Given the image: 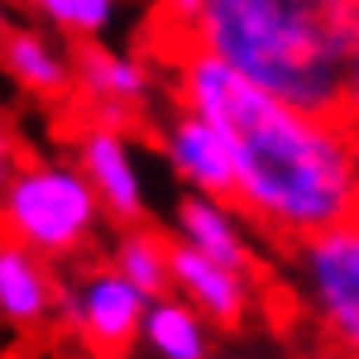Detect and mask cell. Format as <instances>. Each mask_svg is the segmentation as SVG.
<instances>
[{"label": "cell", "mask_w": 359, "mask_h": 359, "mask_svg": "<svg viewBox=\"0 0 359 359\" xmlns=\"http://www.w3.org/2000/svg\"><path fill=\"white\" fill-rule=\"evenodd\" d=\"M287 15H302V20H316L326 29H340L355 39V25H359V0H269Z\"/></svg>", "instance_id": "cell-16"}, {"label": "cell", "mask_w": 359, "mask_h": 359, "mask_svg": "<svg viewBox=\"0 0 359 359\" xmlns=\"http://www.w3.org/2000/svg\"><path fill=\"white\" fill-rule=\"evenodd\" d=\"M158 139H163L168 168L192 187V192H211V196H230V154H225L221 130L196 115L192 106L172 101L158 120Z\"/></svg>", "instance_id": "cell-10"}, {"label": "cell", "mask_w": 359, "mask_h": 359, "mask_svg": "<svg viewBox=\"0 0 359 359\" xmlns=\"http://www.w3.org/2000/svg\"><path fill=\"white\" fill-rule=\"evenodd\" d=\"M172 240H182L187 249L221 259L230 269L259 273V249H254V225L249 216L230 201V196H211V192H187L172 206Z\"/></svg>", "instance_id": "cell-9"}, {"label": "cell", "mask_w": 359, "mask_h": 359, "mask_svg": "<svg viewBox=\"0 0 359 359\" xmlns=\"http://www.w3.org/2000/svg\"><path fill=\"white\" fill-rule=\"evenodd\" d=\"M20 5L43 29H53L57 39H67V43L101 39L120 20V0H20Z\"/></svg>", "instance_id": "cell-15"}, {"label": "cell", "mask_w": 359, "mask_h": 359, "mask_svg": "<svg viewBox=\"0 0 359 359\" xmlns=\"http://www.w3.org/2000/svg\"><path fill=\"white\" fill-rule=\"evenodd\" d=\"M292 273L321 345L359 355V216L292 240Z\"/></svg>", "instance_id": "cell-4"}, {"label": "cell", "mask_w": 359, "mask_h": 359, "mask_svg": "<svg viewBox=\"0 0 359 359\" xmlns=\"http://www.w3.org/2000/svg\"><path fill=\"white\" fill-rule=\"evenodd\" d=\"M77 158L72 163L86 172L91 192L101 201L106 221L130 225V221H149V192H144V168H139L135 139L130 130L115 125H77Z\"/></svg>", "instance_id": "cell-7"}, {"label": "cell", "mask_w": 359, "mask_h": 359, "mask_svg": "<svg viewBox=\"0 0 359 359\" xmlns=\"http://www.w3.org/2000/svg\"><path fill=\"white\" fill-rule=\"evenodd\" d=\"M57 264L39 259L20 240L0 235V326L20 335L53 331Z\"/></svg>", "instance_id": "cell-11"}, {"label": "cell", "mask_w": 359, "mask_h": 359, "mask_svg": "<svg viewBox=\"0 0 359 359\" xmlns=\"http://www.w3.org/2000/svg\"><path fill=\"white\" fill-rule=\"evenodd\" d=\"M196 5H201V0H158V15H163V20H177V25H187V20L196 15Z\"/></svg>", "instance_id": "cell-19"}, {"label": "cell", "mask_w": 359, "mask_h": 359, "mask_svg": "<svg viewBox=\"0 0 359 359\" xmlns=\"http://www.w3.org/2000/svg\"><path fill=\"white\" fill-rule=\"evenodd\" d=\"M144 292L130 278H120L106 264H86L77 273L57 278L53 297V331L72 335L86 355H135L139 350V321H144Z\"/></svg>", "instance_id": "cell-5"}, {"label": "cell", "mask_w": 359, "mask_h": 359, "mask_svg": "<svg viewBox=\"0 0 359 359\" xmlns=\"http://www.w3.org/2000/svg\"><path fill=\"white\" fill-rule=\"evenodd\" d=\"M168 269H172V283L168 292L187 297V302L216 326V331H245L254 306H259V273H245V269H230L221 259H206L187 249L182 240H172V254H168Z\"/></svg>", "instance_id": "cell-8"}, {"label": "cell", "mask_w": 359, "mask_h": 359, "mask_svg": "<svg viewBox=\"0 0 359 359\" xmlns=\"http://www.w3.org/2000/svg\"><path fill=\"white\" fill-rule=\"evenodd\" d=\"M340 115L359 130V25L350 39V57H345V86H340Z\"/></svg>", "instance_id": "cell-17"}, {"label": "cell", "mask_w": 359, "mask_h": 359, "mask_svg": "<svg viewBox=\"0 0 359 359\" xmlns=\"http://www.w3.org/2000/svg\"><path fill=\"white\" fill-rule=\"evenodd\" d=\"M216 326L196 311L187 297L177 292H158L144 302V321H139V345L158 359H206L216 350Z\"/></svg>", "instance_id": "cell-13"}, {"label": "cell", "mask_w": 359, "mask_h": 359, "mask_svg": "<svg viewBox=\"0 0 359 359\" xmlns=\"http://www.w3.org/2000/svg\"><path fill=\"white\" fill-rule=\"evenodd\" d=\"M187 39L278 101L340 115L350 34L287 15L269 0H201L187 20Z\"/></svg>", "instance_id": "cell-2"}, {"label": "cell", "mask_w": 359, "mask_h": 359, "mask_svg": "<svg viewBox=\"0 0 359 359\" xmlns=\"http://www.w3.org/2000/svg\"><path fill=\"white\" fill-rule=\"evenodd\" d=\"M168 254H172V235H163L149 221H130V225H120V235L111 245V269L120 278H130L144 297H158L172 283Z\"/></svg>", "instance_id": "cell-14"}, {"label": "cell", "mask_w": 359, "mask_h": 359, "mask_svg": "<svg viewBox=\"0 0 359 359\" xmlns=\"http://www.w3.org/2000/svg\"><path fill=\"white\" fill-rule=\"evenodd\" d=\"M20 163H25L20 139H15V125H10V115H5V106H0V182H5Z\"/></svg>", "instance_id": "cell-18"}, {"label": "cell", "mask_w": 359, "mask_h": 359, "mask_svg": "<svg viewBox=\"0 0 359 359\" xmlns=\"http://www.w3.org/2000/svg\"><path fill=\"white\" fill-rule=\"evenodd\" d=\"M5 29H10V20H5V5H0V39H5Z\"/></svg>", "instance_id": "cell-20"}, {"label": "cell", "mask_w": 359, "mask_h": 359, "mask_svg": "<svg viewBox=\"0 0 359 359\" xmlns=\"http://www.w3.org/2000/svg\"><path fill=\"white\" fill-rule=\"evenodd\" d=\"M72 111L82 125L130 130L154 106V67L125 48H106L101 39L72 43Z\"/></svg>", "instance_id": "cell-6"}, {"label": "cell", "mask_w": 359, "mask_h": 359, "mask_svg": "<svg viewBox=\"0 0 359 359\" xmlns=\"http://www.w3.org/2000/svg\"><path fill=\"white\" fill-rule=\"evenodd\" d=\"M101 201L86 172L67 158L20 163L0 182V235L20 240L48 264H77L101 235Z\"/></svg>", "instance_id": "cell-3"}, {"label": "cell", "mask_w": 359, "mask_h": 359, "mask_svg": "<svg viewBox=\"0 0 359 359\" xmlns=\"http://www.w3.org/2000/svg\"><path fill=\"white\" fill-rule=\"evenodd\" d=\"M0 67L34 101H67V91H72V48H62V39L43 25L5 29Z\"/></svg>", "instance_id": "cell-12"}, {"label": "cell", "mask_w": 359, "mask_h": 359, "mask_svg": "<svg viewBox=\"0 0 359 359\" xmlns=\"http://www.w3.org/2000/svg\"><path fill=\"white\" fill-rule=\"evenodd\" d=\"M149 39L172 67V101L206 115L230 154V201L254 230L283 245L359 216V130L345 115L302 111L254 86L216 53L196 48L187 25L163 20Z\"/></svg>", "instance_id": "cell-1"}]
</instances>
